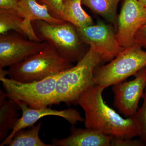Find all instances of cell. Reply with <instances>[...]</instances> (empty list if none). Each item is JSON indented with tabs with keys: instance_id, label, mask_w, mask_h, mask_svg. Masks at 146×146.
<instances>
[{
	"instance_id": "cell-16",
	"label": "cell",
	"mask_w": 146,
	"mask_h": 146,
	"mask_svg": "<svg viewBox=\"0 0 146 146\" xmlns=\"http://www.w3.org/2000/svg\"><path fill=\"white\" fill-rule=\"evenodd\" d=\"M19 4L26 18L31 22L40 20L53 25H60L66 22L52 16L46 6L40 4L37 0H20Z\"/></svg>"
},
{
	"instance_id": "cell-12",
	"label": "cell",
	"mask_w": 146,
	"mask_h": 146,
	"mask_svg": "<svg viewBox=\"0 0 146 146\" xmlns=\"http://www.w3.org/2000/svg\"><path fill=\"white\" fill-rule=\"evenodd\" d=\"M114 137L85 127L76 128L72 125L70 134L62 139H53L54 146H111Z\"/></svg>"
},
{
	"instance_id": "cell-1",
	"label": "cell",
	"mask_w": 146,
	"mask_h": 146,
	"mask_svg": "<svg viewBox=\"0 0 146 146\" xmlns=\"http://www.w3.org/2000/svg\"><path fill=\"white\" fill-rule=\"evenodd\" d=\"M104 89L94 84L84 91L78 104L85 113V127L97 131L115 138L132 139L139 135L133 117L124 119L105 102Z\"/></svg>"
},
{
	"instance_id": "cell-17",
	"label": "cell",
	"mask_w": 146,
	"mask_h": 146,
	"mask_svg": "<svg viewBox=\"0 0 146 146\" xmlns=\"http://www.w3.org/2000/svg\"><path fill=\"white\" fill-rule=\"evenodd\" d=\"M121 0H82V5L117 26V9Z\"/></svg>"
},
{
	"instance_id": "cell-21",
	"label": "cell",
	"mask_w": 146,
	"mask_h": 146,
	"mask_svg": "<svg viewBox=\"0 0 146 146\" xmlns=\"http://www.w3.org/2000/svg\"><path fill=\"white\" fill-rule=\"evenodd\" d=\"M145 143L141 140L132 139H121L114 138L111 143V146H144Z\"/></svg>"
},
{
	"instance_id": "cell-7",
	"label": "cell",
	"mask_w": 146,
	"mask_h": 146,
	"mask_svg": "<svg viewBox=\"0 0 146 146\" xmlns=\"http://www.w3.org/2000/svg\"><path fill=\"white\" fill-rule=\"evenodd\" d=\"M47 42L33 41L18 33L8 32L0 35V69L15 65L38 53Z\"/></svg>"
},
{
	"instance_id": "cell-23",
	"label": "cell",
	"mask_w": 146,
	"mask_h": 146,
	"mask_svg": "<svg viewBox=\"0 0 146 146\" xmlns=\"http://www.w3.org/2000/svg\"><path fill=\"white\" fill-rule=\"evenodd\" d=\"M20 0H0V9L16 11L17 12L20 9Z\"/></svg>"
},
{
	"instance_id": "cell-22",
	"label": "cell",
	"mask_w": 146,
	"mask_h": 146,
	"mask_svg": "<svg viewBox=\"0 0 146 146\" xmlns=\"http://www.w3.org/2000/svg\"><path fill=\"white\" fill-rule=\"evenodd\" d=\"M142 48L146 49V23L136 33L135 37V43Z\"/></svg>"
},
{
	"instance_id": "cell-19",
	"label": "cell",
	"mask_w": 146,
	"mask_h": 146,
	"mask_svg": "<svg viewBox=\"0 0 146 146\" xmlns=\"http://www.w3.org/2000/svg\"><path fill=\"white\" fill-rule=\"evenodd\" d=\"M143 98V105L132 117L135 120L138 127V136L146 146V87Z\"/></svg>"
},
{
	"instance_id": "cell-14",
	"label": "cell",
	"mask_w": 146,
	"mask_h": 146,
	"mask_svg": "<svg viewBox=\"0 0 146 146\" xmlns=\"http://www.w3.org/2000/svg\"><path fill=\"white\" fill-rule=\"evenodd\" d=\"M82 5V0H63L60 19L73 24L77 29L94 25L92 18Z\"/></svg>"
},
{
	"instance_id": "cell-4",
	"label": "cell",
	"mask_w": 146,
	"mask_h": 146,
	"mask_svg": "<svg viewBox=\"0 0 146 146\" xmlns=\"http://www.w3.org/2000/svg\"><path fill=\"white\" fill-rule=\"evenodd\" d=\"M31 23L41 42L48 43L60 56L72 63L78 62L89 50L84 47L85 43L80 39L76 28L71 23L53 25L35 20Z\"/></svg>"
},
{
	"instance_id": "cell-18",
	"label": "cell",
	"mask_w": 146,
	"mask_h": 146,
	"mask_svg": "<svg viewBox=\"0 0 146 146\" xmlns=\"http://www.w3.org/2000/svg\"><path fill=\"white\" fill-rule=\"evenodd\" d=\"M42 122L36 125L29 127L28 129H21L15 134L9 146H54L52 144H46L41 140L39 133L41 129Z\"/></svg>"
},
{
	"instance_id": "cell-15",
	"label": "cell",
	"mask_w": 146,
	"mask_h": 146,
	"mask_svg": "<svg viewBox=\"0 0 146 146\" xmlns=\"http://www.w3.org/2000/svg\"><path fill=\"white\" fill-rule=\"evenodd\" d=\"M18 102L13 100H6L0 104V141L2 142L8 136V133L15 126L18 119Z\"/></svg>"
},
{
	"instance_id": "cell-3",
	"label": "cell",
	"mask_w": 146,
	"mask_h": 146,
	"mask_svg": "<svg viewBox=\"0 0 146 146\" xmlns=\"http://www.w3.org/2000/svg\"><path fill=\"white\" fill-rule=\"evenodd\" d=\"M73 66L72 62L60 56L47 42L40 52L9 67L7 75L16 81L28 83L42 80Z\"/></svg>"
},
{
	"instance_id": "cell-9",
	"label": "cell",
	"mask_w": 146,
	"mask_h": 146,
	"mask_svg": "<svg viewBox=\"0 0 146 146\" xmlns=\"http://www.w3.org/2000/svg\"><path fill=\"white\" fill-rule=\"evenodd\" d=\"M146 23V6L138 0H124L118 17L116 38L121 46L135 44L136 33Z\"/></svg>"
},
{
	"instance_id": "cell-6",
	"label": "cell",
	"mask_w": 146,
	"mask_h": 146,
	"mask_svg": "<svg viewBox=\"0 0 146 146\" xmlns=\"http://www.w3.org/2000/svg\"><path fill=\"white\" fill-rule=\"evenodd\" d=\"M62 72L28 83L16 81L5 76H0V80L9 99L23 102L31 108H42L52 105L56 81Z\"/></svg>"
},
{
	"instance_id": "cell-2",
	"label": "cell",
	"mask_w": 146,
	"mask_h": 146,
	"mask_svg": "<svg viewBox=\"0 0 146 146\" xmlns=\"http://www.w3.org/2000/svg\"><path fill=\"white\" fill-rule=\"evenodd\" d=\"M103 62L101 55L90 47L76 66L61 73L56 81L53 105L62 102L68 105L78 104L81 94L95 84V71Z\"/></svg>"
},
{
	"instance_id": "cell-13",
	"label": "cell",
	"mask_w": 146,
	"mask_h": 146,
	"mask_svg": "<svg viewBox=\"0 0 146 146\" xmlns=\"http://www.w3.org/2000/svg\"><path fill=\"white\" fill-rule=\"evenodd\" d=\"M11 30L30 40L42 42L35 34L31 21L16 11L0 9V34Z\"/></svg>"
},
{
	"instance_id": "cell-11",
	"label": "cell",
	"mask_w": 146,
	"mask_h": 146,
	"mask_svg": "<svg viewBox=\"0 0 146 146\" xmlns=\"http://www.w3.org/2000/svg\"><path fill=\"white\" fill-rule=\"evenodd\" d=\"M22 111V116L18 119L17 123L11 133L4 141L1 142V146L8 145L15 134L21 129L34 125L39 119L48 116L61 117L67 120L72 125L78 122H84L85 119L82 117L80 112L76 109L70 108L64 110H58L49 108H32L23 102H17Z\"/></svg>"
},
{
	"instance_id": "cell-8",
	"label": "cell",
	"mask_w": 146,
	"mask_h": 146,
	"mask_svg": "<svg viewBox=\"0 0 146 146\" xmlns=\"http://www.w3.org/2000/svg\"><path fill=\"white\" fill-rule=\"evenodd\" d=\"M77 29L82 41L98 52L104 62L111 61L125 48L118 43L111 25L99 22Z\"/></svg>"
},
{
	"instance_id": "cell-20",
	"label": "cell",
	"mask_w": 146,
	"mask_h": 146,
	"mask_svg": "<svg viewBox=\"0 0 146 146\" xmlns=\"http://www.w3.org/2000/svg\"><path fill=\"white\" fill-rule=\"evenodd\" d=\"M37 1L40 4L46 6L52 16L57 19H61L60 13L63 0H37Z\"/></svg>"
},
{
	"instance_id": "cell-5",
	"label": "cell",
	"mask_w": 146,
	"mask_h": 146,
	"mask_svg": "<svg viewBox=\"0 0 146 146\" xmlns=\"http://www.w3.org/2000/svg\"><path fill=\"white\" fill-rule=\"evenodd\" d=\"M145 68L146 51L135 43L125 48L108 64L97 68L94 74V84L105 89L136 75Z\"/></svg>"
},
{
	"instance_id": "cell-10",
	"label": "cell",
	"mask_w": 146,
	"mask_h": 146,
	"mask_svg": "<svg viewBox=\"0 0 146 146\" xmlns=\"http://www.w3.org/2000/svg\"><path fill=\"white\" fill-rule=\"evenodd\" d=\"M133 80L114 84V104L127 117H132L138 109V105L146 87V68L138 72Z\"/></svg>"
},
{
	"instance_id": "cell-24",
	"label": "cell",
	"mask_w": 146,
	"mask_h": 146,
	"mask_svg": "<svg viewBox=\"0 0 146 146\" xmlns=\"http://www.w3.org/2000/svg\"><path fill=\"white\" fill-rule=\"evenodd\" d=\"M141 3L143 4L144 5L146 6V0H138Z\"/></svg>"
}]
</instances>
